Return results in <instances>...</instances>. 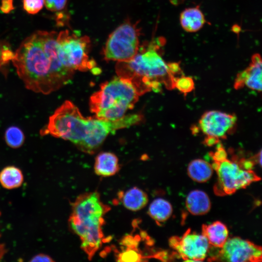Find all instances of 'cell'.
<instances>
[{"mask_svg": "<svg viewBox=\"0 0 262 262\" xmlns=\"http://www.w3.org/2000/svg\"><path fill=\"white\" fill-rule=\"evenodd\" d=\"M57 33L37 31L26 38L12 60L25 87L49 94L67 84L74 71L65 66L57 49Z\"/></svg>", "mask_w": 262, "mask_h": 262, "instance_id": "1", "label": "cell"}, {"mask_svg": "<svg viewBox=\"0 0 262 262\" xmlns=\"http://www.w3.org/2000/svg\"><path fill=\"white\" fill-rule=\"evenodd\" d=\"M138 122L136 115H124L114 121L85 117L72 102L66 100L49 116L40 133L69 141L82 152L92 154L110 133Z\"/></svg>", "mask_w": 262, "mask_h": 262, "instance_id": "2", "label": "cell"}, {"mask_svg": "<svg viewBox=\"0 0 262 262\" xmlns=\"http://www.w3.org/2000/svg\"><path fill=\"white\" fill-rule=\"evenodd\" d=\"M163 42L162 38L154 39L140 47L132 59L116 65L118 76L129 80L140 96L151 91H160L163 85L169 90L175 89L177 77L173 74L170 63L164 61L158 51Z\"/></svg>", "mask_w": 262, "mask_h": 262, "instance_id": "3", "label": "cell"}, {"mask_svg": "<svg viewBox=\"0 0 262 262\" xmlns=\"http://www.w3.org/2000/svg\"><path fill=\"white\" fill-rule=\"evenodd\" d=\"M68 223L70 229L80 238L81 247L91 260L103 242L104 217L111 210L97 191L80 195L71 204Z\"/></svg>", "mask_w": 262, "mask_h": 262, "instance_id": "4", "label": "cell"}, {"mask_svg": "<svg viewBox=\"0 0 262 262\" xmlns=\"http://www.w3.org/2000/svg\"><path fill=\"white\" fill-rule=\"evenodd\" d=\"M139 96L129 80L118 76L103 83L100 89L91 96L90 111L98 118L116 120L134 107Z\"/></svg>", "mask_w": 262, "mask_h": 262, "instance_id": "5", "label": "cell"}, {"mask_svg": "<svg viewBox=\"0 0 262 262\" xmlns=\"http://www.w3.org/2000/svg\"><path fill=\"white\" fill-rule=\"evenodd\" d=\"M213 161L211 165L217 176L213 192L217 196L231 195L261 180V178L252 169H245L240 160L235 157L229 160L227 156Z\"/></svg>", "mask_w": 262, "mask_h": 262, "instance_id": "6", "label": "cell"}, {"mask_svg": "<svg viewBox=\"0 0 262 262\" xmlns=\"http://www.w3.org/2000/svg\"><path fill=\"white\" fill-rule=\"evenodd\" d=\"M57 49L63 65L73 71H82L95 69V61L88 53L90 40L86 36H79L67 30L57 33Z\"/></svg>", "mask_w": 262, "mask_h": 262, "instance_id": "7", "label": "cell"}, {"mask_svg": "<svg viewBox=\"0 0 262 262\" xmlns=\"http://www.w3.org/2000/svg\"><path fill=\"white\" fill-rule=\"evenodd\" d=\"M140 32L137 24L125 21L109 36L103 50L104 59L117 62L132 59L138 52Z\"/></svg>", "mask_w": 262, "mask_h": 262, "instance_id": "8", "label": "cell"}, {"mask_svg": "<svg viewBox=\"0 0 262 262\" xmlns=\"http://www.w3.org/2000/svg\"><path fill=\"white\" fill-rule=\"evenodd\" d=\"M261 246L239 237L228 239L215 254L209 257V261L259 262L262 261Z\"/></svg>", "mask_w": 262, "mask_h": 262, "instance_id": "9", "label": "cell"}, {"mask_svg": "<svg viewBox=\"0 0 262 262\" xmlns=\"http://www.w3.org/2000/svg\"><path fill=\"white\" fill-rule=\"evenodd\" d=\"M169 245L175 253L184 261H203L208 256L210 245L206 238L187 229L180 237L173 236L169 239Z\"/></svg>", "mask_w": 262, "mask_h": 262, "instance_id": "10", "label": "cell"}, {"mask_svg": "<svg viewBox=\"0 0 262 262\" xmlns=\"http://www.w3.org/2000/svg\"><path fill=\"white\" fill-rule=\"evenodd\" d=\"M236 122L234 115L211 110L202 115L199 120V128L206 136L224 139L234 131Z\"/></svg>", "mask_w": 262, "mask_h": 262, "instance_id": "11", "label": "cell"}, {"mask_svg": "<svg viewBox=\"0 0 262 262\" xmlns=\"http://www.w3.org/2000/svg\"><path fill=\"white\" fill-rule=\"evenodd\" d=\"M262 77V59L259 54L256 53L252 56L249 66L237 74L234 87L235 89H239L246 86L252 90L261 92Z\"/></svg>", "mask_w": 262, "mask_h": 262, "instance_id": "12", "label": "cell"}, {"mask_svg": "<svg viewBox=\"0 0 262 262\" xmlns=\"http://www.w3.org/2000/svg\"><path fill=\"white\" fill-rule=\"evenodd\" d=\"M202 234L207 239L210 246L221 248L228 239L229 231L226 226L220 221L203 225Z\"/></svg>", "mask_w": 262, "mask_h": 262, "instance_id": "13", "label": "cell"}, {"mask_svg": "<svg viewBox=\"0 0 262 262\" xmlns=\"http://www.w3.org/2000/svg\"><path fill=\"white\" fill-rule=\"evenodd\" d=\"M120 169L118 159L113 153L103 152L98 154L94 164L95 173L101 177H110L115 175Z\"/></svg>", "mask_w": 262, "mask_h": 262, "instance_id": "14", "label": "cell"}, {"mask_svg": "<svg viewBox=\"0 0 262 262\" xmlns=\"http://www.w3.org/2000/svg\"><path fill=\"white\" fill-rule=\"evenodd\" d=\"M188 212L195 215L207 213L210 210L211 203L208 195L204 192L195 190L188 195L185 201Z\"/></svg>", "mask_w": 262, "mask_h": 262, "instance_id": "15", "label": "cell"}, {"mask_svg": "<svg viewBox=\"0 0 262 262\" xmlns=\"http://www.w3.org/2000/svg\"><path fill=\"white\" fill-rule=\"evenodd\" d=\"M180 24L187 32L194 33L200 30L206 20L204 16L198 7L184 9L180 14Z\"/></svg>", "mask_w": 262, "mask_h": 262, "instance_id": "16", "label": "cell"}, {"mask_svg": "<svg viewBox=\"0 0 262 262\" xmlns=\"http://www.w3.org/2000/svg\"><path fill=\"white\" fill-rule=\"evenodd\" d=\"M119 197L126 209L133 212L144 208L148 201L146 193L137 187L119 193Z\"/></svg>", "mask_w": 262, "mask_h": 262, "instance_id": "17", "label": "cell"}, {"mask_svg": "<svg viewBox=\"0 0 262 262\" xmlns=\"http://www.w3.org/2000/svg\"><path fill=\"white\" fill-rule=\"evenodd\" d=\"M187 173L189 177L198 182H205L211 178L213 173L212 165L200 159L192 161L188 164Z\"/></svg>", "mask_w": 262, "mask_h": 262, "instance_id": "18", "label": "cell"}, {"mask_svg": "<svg viewBox=\"0 0 262 262\" xmlns=\"http://www.w3.org/2000/svg\"><path fill=\"white\" fill-rule=\"evenodd\" d=\"M23 181L22 171L16 166H7L0 172V184L5 189L17 188L22 185Z\"/></svg>", "mask_w": 262, "mask_h": 262, "instance_id": "19", "label": "cell"}, {"mask_svg": "<svg viewBox=\"0 0 262 262\" xmlns=\"http://www.w3.org/2000/svg\"><path fill=\"white\" fill-rule=\"evenodd\" d=\"M173 212L171 204L162 198L154 199L150 204L147 213L157 224L168 220Z\"/></svg>", "mask_w": 262, "mask_h": 262, "instance_id": "20", "label": "cell"}, {"mask_svg": "<svg viewBox=\"0 0 262 262\" xmlns=\"http://www.w3.org/2000/svg\"><path fill=\"white\" fill-rule=\"evenodd\" d=\"M7 145L13 148L20 147L24 142L25 136L22 130L16 126L9 127L5 132Z\"/></svg>", "mask_w": 262, "mask_h": 262, "instance_id": "21", "label": "cell"}, {"mask_svg": "<svg viewBox=\"0 0 262 262\" xmlns=\"http://www.w3.org/2000/svg\"><path fill=\"white\" fill-rule=\"evenodd\" d=\"M116 261L123 262H140L145 257L138 248L124 247L116 255Z\"/></svg>", "mask_w": 262, "mask_h": 262, "instance_id": "22", "label": "cell"}, {"mask_svg": "<svg viewBox=\"0 0 262 262\" xmlns=\"http://www.w3.org/2000/svg\"><path fill=\"white\" fill-rule=\"evenodd\" d=\"M174 86L175 88H177L184 95L186 96L194 90L195 83L191 77L182 75L175 78Z\"/></svg>", "mask_w": 262, "mask_h": 262, "instance_id": "23", "label": "cell"}, {"mask_svg": "<svg viewBox=\"0 0 262 262\" xmlns=\"http://www.w3.org/2000/svg\"><path fill=\"white\" fill-rule=\"evenodd\" d=\"M44 5V0H23V9L29 14L38 13L42 9Z\"/></svg>", "mask_w": 262, "mask_h": 262, "instance_id": "24", "label": "cell"}, {"mask_svg": "<svg viewBox=\"0 0 262 262\" xmlns=\"http://www.w3.org/2000/svg\"><path fill=\"white\" fill-rule=\"evenodd\" d=\"M67 0H44L46 8L51 12H59L64 9Z\"/></svg>", "mask_w": 262, "mask_h": 262, "instance_id": "25", "label": "cell"}, {"mask_svg": "<svg viewBox=\"0 0 262 262\" xmlns=\"http://www.w3.org/2000/svg\"><path fill=\"white\" fill-rule=\"evenodd\" d=\"M140 238L138 236H134L131 235L124 236L120 241V244L125 247L138 248Z\"/></svg>", "mask_w": 262, "mask_h": 262, "instance_id": "26", "label": "cell"}, {"mask_svg": "<svg viewBox=\"0 0 262 262\" xmlns=\"http://www.w3.org/2000/svg\"><path fill=\"white\" fill-rule=\"evenodd\" d=\"M15 53L9 49H3L1 51L0 62L2 64H5L12 61Z\"/></svg>", "mask_w": 262, "mask_h": 262, "instance_id": "27", "label": "cell"}, {"mask_svg": "<svg viewBox=\"0 0 262 262\" xmlns=\"http://www.w3.org/2000/svg\"><path fill=\"white\" fill-rule=\"evenodd\" d=\"M14 9L13 0H1L0 11L4 14H9Z\"/></svg>", "mask_w": 262, "mask_h": 262, "instance_id": "28", "label": "cell"}, {"mask_svg": "<svg viewBox=\"0 0 262 262\" xmlns=\"http://www.w3.org/2000/svg\"><path fill=\"white\" fill-rule=\"evenodd\" d=\"M31 262H53L54 261L49 255L39 253L33 256L30 260Z\"/></svg>", "mask_w": 262, "mask_h": 262, "instance_id": "29", "label": "cell"}, {"mask_svg": "<svg viewBox=\"0 0 262 262\" xmlns=\"http://www.w3.org/2000/svg\"><path fill=\"white\" fill-rule=\"evenodd\" d=\"M220 140L211 136H206L204 139L203 143L205 145L211 147L217 145Z\"/></svg>", "mask_w": 262, "mask_h": 262, "instance_id": "30", "label": "cell"}, {"mask_svg": "<svg viewBox=\"0 0 262 262\" xmlns=\"http://www.w3.org/2000/svg\"><path fill=\"white\" fill-rule=\"evenodd\" d=\"M255 164H259L260 166L262 165V150H261L259 153L256 154L254 157L251 158Z\"/></svg>", "mask_w": 262, "mask_h": 262, "instance_id": "31", "label": "cell"}, {"mask_svg": "<svg viewBox=\"0 0 262 262\" xmlns=\"http://www.w3.org/2000/svg\"><path fill=\"white\" fill-rule=\"evenodd\" d=\"M8 249L4 244H0V261H1L4 255L7 253Z\"/></svg>", "mask_w": 262, "mask_h": 262, "instance_id": "32", "label": "cell"}, {"mask_svg": "<svg viewBox=\"0 0 262 262\" xmlns=\"http://www.w3.org/2000/svg\"></svg>", "mask_w": 262, "mask_h": 262, "instance_id": "33", "label": "cell"}]
</instances>
